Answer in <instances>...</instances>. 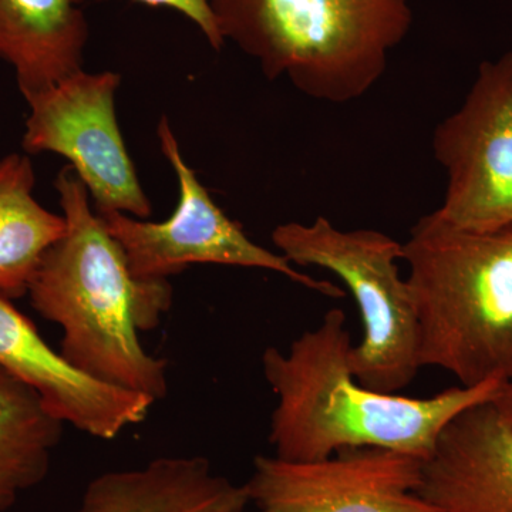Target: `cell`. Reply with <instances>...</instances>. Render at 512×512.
I'll use <instances>...</instances> for the list:
<instances>
[{"label": "cell", "instance_id": "6da1fadb", "mask_svg": "<svg viewBox=\"0 0 512 512\" xmlns=\"http://www.w3.org/2000/svg\"><path fill=\"white\" fill-rule=\"evenodd\" d=\"M66 228L37 268L28 295L62 329L60 353L99 382L146 394L168 392L167 362L150 355L140 333L156 329L173 303L168 279L133 274L70 165L55 180Z\"/></svg>", "mask_w": 512, "mask_h": 512}, {"label": "cell", "instance_id": "7a4b0ae2", "mask_svg": "<svg viewBox=\"0 0 512 512\" xmlns=\"http://www.w3.org/2000/svg\"><path fill=\"white\" fill-rule=\"evenodd\" d=\"M342 309H330L288 350L266 349L262 370L276 406L269 441L274 456L323 460L350 448H383L426 460L458 414L491 402L504 382L450 387L430 397L382 393L357 382Z\"/></svg>", "mask_w": 512, "mask_h": 512}, {"label": "cell", "instance_id": "3957f363", "mask_svg": "<svg viewBox=\"0 0 512 512\" xmlns=\"http://www.w3.org/2000/svg\"><path fill=\"white\" fill-rule=\"evenodd\" d=\"M420 365L460 386L512 382V225L474 231L423 215L403 242Z\"/></svg>", "mask_w": 512, "mask_h": 512}, {"label": "cell", "instance_id": "277c9868", "mask_svg": "<svg viewBox=\"0 0 512 512\" xmlns=\"http://www.w3.org/2000/svg\"><path fill=\"white\" fill-rule=\"evenodd\" d=\"M225 43L269 80L346 104L382 79L413 26L410 0H208Z\"/></svg>", "mask_w": 512, "mask_h": 512}, {"label": "cell", "instance_id": "5b68a950", "mask_svg": "<svg viewBox=\"0 0 512 512\" xmlns=\"http://www.w3.org/2000/svg\"><path fill=\"white\" fill-rule=\"evenodd\" d=\"M272 242L293 266L338 276L355 299L363 332L350 350L357 382L382 393L406 389L421 365L413 292L399 271L403 244L377 229L345 231L326 217L278 225Z\"/></svg>", "mask_w": 512, "mask_h": 512}, {"label": "cell", "instance_id": "8992f818", "mask_svg": "<svg viewBox=\"0 0 512 512\" xmlns=\"http://www.w3.org/2000/svg\"><path fill=\"white\" fill-rule=\"evenodd\" d=\"M157 134L161 153L177 175L178 202L173 215L163 222H150L116 211L97 212L137 278L168 279L198 264L238 266L275 272L329 298L345 296L339 286L302 274L279 252L256 244L218 207L185 163L167 117L158 121Z\"/></svg>", "mask_w": 512, "mask_h": 512}, {"label": "cell", "instance_id": "52a82bcc", "mask_svg": "<svg viewBox=\"0 0 512 512\" xmlns=\"http://www.w3.org/2000/svg\"><path fill=\"white\" fill-rule=\"evenodd\" d=\"M121 76L84 70L28 97L25 153L59 154L89 191L96 212L130 217L153 214L121 134L116 96Z\"/></svg>", "mask_w": 512, "mask_h": 512}, {"label": "cell", "instance_id": "ba28073f", "mask_svg": "<svg viewBox=\"0 0 512 512\" xmlns=\"http://www.w3.org/2000/svg\"><path fill=\"white\" fill-rule=\"evenodd\" d=\"M431 147L447 174L440 218L474 231L512 225V52L480 64Z\"/></svg>", "mask_w": 512, "mask_h": 512}, {"label": "cell", "instance_id": "9c48e42d", "mask_svg": "<svg viewBox=\"0 0 512 512\" xmlns=\"http://www.w3.org/2000/svg\"><path fill=\"white\" fill-rule=\"evenodd\" d=\"M420 458L350 448L323 460L258 456L248 512H437L419 493Z\"/></svg>", "mask_w": 512, "mask_h": 512}, {"label": "cell", "instance_id": "30bf717a", "mask_svg": "<svg viewBox=\"0 0 512 512\" xmlns=\"http://www.w3.org/2000/svg\"><path fill=\"white\" fill-rule=\"evenodd\" d=\"M0 367L35 390L56 419L96 439H116L146 420L156 403L146 394L80 372L47 345L36 326L5 296H0Z\"/></svg>", "mask_w": 512, "mask_h": 512}, {"label": "cell", "instance_id": "8fae6325", "mask_svg": "<svg viewBox=\"0 0 512 512\" xmlns=\"http://www.w3.org/2000/svg\"><path fill=\"white\" fill-rule=\"evenodd\" d=\"M419 493L437 512H512V427L493 400L450 421L421 463Z\"/></svg>", "mask_w": 512, "mask_h": 512}, {"label": "cell", "instance_id": "7c38bea8", "mask_svg": "<svg viewBox=\"0 0 512 512\" xmlns=\"http://www.w3.org/2000/svg\"><path fill=\"white\" fill-rule=\"evenodd\" d=\"M244 485L232 483L204 457H160L109 471L87 485L73 512H248Z\"/></svg>", "mask_w": 512, "mask_h": 512}, {"label": "cell", "instance_id": "4fadbf2b", "mask_svg": "<svg viewBox=\"0 0 512 512\" xmlns=\"http://www.w3.org/2000/svg\"><path fill=\"white\" fill-rule=\"evenodd\" d=\"M89 35L74 0H0V59L25 99L83 70Z\"/></svg>", "mask_w": 512, "mask_h": 512}, {"label": "cell", "instance_id": "5bb4252c", "mask_svg": "<svg viewBox=\"0 0 512 512\" xmlns=\"http://www.w3.org/2000/svg\"><path fill=\"white\" fill-rule=\"evenodd\" d=\"M36 173L28 154L0 160V296L28 295L43 256L62 237L63 215L35 197Z\"/></svg>", "mask_w": 512, "mask_h": 512}, {"label": "cell", "instance_id": "9a60e30c", "mask_svg": "<svg viewBox=\"0 0 512 512\" xmlns=\"http://www.w3.org/2000/svg\"><path fill=\"white\" fill-rule=\"evenodd\" d=\"M62 427L35 390L0 367V511L45 480Z\"/></svg>", "mask_w": 512, "mask_h": 512}, {"label": "cell", "instance_id": "2e32d148", "mask_svg": "<svg viewBox=\"0 0 512 512\" xmlns=\"http://www.w3.org/2000/svg\"><path fill=\"white\" fill-rule=\"evenodd\" d=\"M74 2L80 5L84 0H74ZM137 2L157 6V8L160 6V8L173 9L191 20L200 29L212 49L221 50L225 45L224 37L218 29L217 19L212 13L208 0H137Z\"/></svg>", "mask_w": 512, "mask_h": 512}, {"label": "cell", "instance_id": "e0dca14e", "mask_svg": "<svg viewBox=\"0 0 512 512\" xmlns=\"http://www.w3.org/2000/svg\"><path fill=\"white\" fill-rule=\"evenodd\" d=\"M493 404L498 413L512 427V382L503 383L498 393L495 394Z\"/></svg>", "mask_w": 512, "mask_h": 512}]
</instances>
